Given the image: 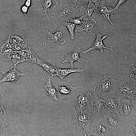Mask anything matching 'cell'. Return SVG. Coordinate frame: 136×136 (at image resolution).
Wrapping results in <instances>:
<instances>
[{"mask_svg": "<svg viewBox=\"0 0 136 136\" xmlns=\"http://www.w3.org/2000/svg\"><path fill=\"white\" fill-rule=\"evenodd\" d=\"M59 0V4L50 11L49 15L54 24L63 26L71 18L76 17L78 12L72 6L62 0Z\"/></svg>", "mask_w": 136, "mask_h": 136, "instance_id": "obj_1", "label": "cell"}, {"mask_svg": "<svg viewBox=\"0 0 136 136\" xmlns=\"http://www.w3.org/2000/svg\"><path fill=\"white\" fill-rule=\"evenodd\" d=\"M118 82L111 75H104L97 81L93 91L99 96H103L109 91H116Z\"/></svg>", "mask_w": 136, "mask_h": 136, "instance_id": "obj_2", "label": "cell"}, {"mask_svg": "<svg viewBox=\"0 0 136 136\" xmlns=\"http://www.w3.org/2000/svg\"><path fill=\"white\" fill-rule=\"evenodd\" d=\"M121 95V97L126 99L136 97V79L132 78H127L118 81L116 91Z\"/></svg>", "mask_w": 136, "mask_h": 136, "instance_id": "obj_3", "label": "cell"}, {"mask_svg": "<svg viewBox=\"0 0 136 136\" xmlns=\"http://www.w3.org/2000/svg\"><path fill=\"white\" fill-rule=\"evenodd\" d=\"M51 22L49 23L46 27L48 37L46 40L43 42V45L47 47L49 45L64 44L67 39V36L63 26L59 25L55 32L52 33L51 32Z\"/></svg>", "mask_w": 136, "mask_h": 136, "instance_id": "obj_4", "label": "cell"}, {"mask_svg": "<svg viewBox=\"0 0 136 136\" xmlns=\"http://www.w3.org/2000/svg\"><path fill=\"white\" fill-rule=\"evenodd\" d=\"M105 107L109 111L119 115L121 95L115 91L108 92L103 96Z\"/></svg>", "mask_w": 136, "mask_h": 136, "instance_id": "obj_5", "label": "cell"}, {"mask_svg": "<svg viewBox=\"0 0 136 136\" xmlns=\"http://www.w3.org/2000/svg\"><path fill=\"white\" fill-rule=\"evenodd\" d=\"M136 98L126 99L121 97L119 113L125 121L136 115Z\"/></svg>", "mask_w": 136, "mask_h": 136, "instance_id": "obj_6", "label": "cell"}, {"mask_svg": "<svg viewBox=\"0 0 136 136\" xmlns=\"http://www.w3.org/2000/svg\"><path fill=\"white\" fill-rule=\"evenodd\" d=\"M95 118L89 111L84 110L80 113H75L73 116V122L82 127L86 132L89 130L92 120Z\"/></svg>", "mask_w": 136, "mask_h": 136, "instance_id": "obj_7", "label": "cell"}, {"mask_svg": "<svg viewBox=\"0 0 136 136\" xmlns=\"http://www.w3.org/2000/svg\"><path fill=\"white\" fill-rule=\"evenodd\" d=\"M96 21L93 19L84 21L79 26L76 27L75 31L84 35L95 36L96 29Z\"/></svg>", "mask_w": 136, "mask_h": 136, "instance_id": "obj_8", "label": "cell"}, {"mask_svg": "<svg viewBox=\"0 0 136 136\" xmlns=\"http://www.w3.org/2000/svg\"><path fill=\"white\" fill-rule=\"evenodd\" d=\"M55 87L60 96L69 97L74 95L77 89V86H73L67 81H63L58 83Z\"/></svg>", "mask_w": 136, "mask_h": 136, "instance_id": "obj_9", "label": "cell"}, {"mask_svg": "<svg viewBox=\"0 0 136 136\" xmlns=\"http://www.w3.org/2000/svg\"><path fill=\"white\" fill-rule=\"evenodd\" d=\"M100 96L96 95H92L88 108L95 118L101 114L105 107L104 100Z\"/></svg>", "mask_w": 136, "mask_h": 136, "instance_id": "obj_10", "label": "cell"}, {"mask_svg": "<svg viewBox=\"0 0 136 136\" xmlns=\"http://www.w3.org/2000/svg\"><path fill=\"white\" fill-rule=\"evenodd\" d=\"M116 10L110 6L109 4L106 3L105 0H103L97 6L94 11L97 12L101 17L109 21L114 25L110 17V15L114 14Z\"/></svg>", "mask_w": 136, "mask_h": 136, "instance_id": "obj_11", "label": "cell"}, {"mask_svg": "<svg viewBox=\"0 0 136 136\" xmlns=\"http://www.w3.org/2000/svg\"><path fill=\"white\" fill-rule=\"evenodd\" d=\"M81 52L80 48L78 46L71 53L65 54L64 59L62 63L63 64L66 62L69 63L72 68H73V63L77 62L79 63L83 62L88 63V61L84 58L80 57L79 54Z\"/></svg>", "mask_w": 136, "mask_h": 136, "instance_id": "obj_12", "label": "cell"}, {"mask_svg": "<svg viewBox=\"0 0 136 136\" xmlns=\"http://www.w3.org/2000/svg\"><path fill=\"white\" fill-rule=\"evenodd\" d=\"M107 37V35H103L100 33H98L95 39L92 43V46L86 50L81 51V52L86 54L90 51L98 50L100 51V53L102 54L104 53V49H105L112 50L113 49L111 46L110 47H107L105 46L103 42V40Z\"/></svg>", "mask_w": 136, "mask_h": 136, "instance_id": "obj_13", "label": "cell"}, {"mask_svg": "<svg viewBox=\"0 0 136 136\" xmlns=\"http://www.w3.org/2000/svg\"><path fill=\"white\" fill-rule=\"evenodd\" d=\"M91 92L88 91L86 95L81 93L79 96L75 99V106L77 110L80 112L86 108H88L92 96Z\"/></svg>", "mask_w": 136, "mask_h": 136, "instance_id": "obj_14", "label": "cell"}, {"mask_svg": "<svg viewBox=\"0 0 136 136\" xmlns=\"http://www.w3.org/2000/svg\"><path fill=\"white\" fill-rule=\"evenodd\" d=\"M88 131L90 132L89 135L107 136L109 130L104 123L99 122L91 124Z\"/></svg>", "mask_w": 136, "mask_h": 136, "instance_id": "obj_15", "label": "cell"}, {"mask_svg": "<svg viewBox=\"0 0 136 136\" xmlns=\"http://www.w3.org/2000/svg\"><path fill=\"white\" fill-rule=\"evenodd\" d=\"M16 65H14L13 69H11L7 73L0 71L4 74L2 79L0 80V84L5 82H10L14 83L18 81L21 76H23L25 74L21 73L17 70L16 68Z\"/></svg>", "mask_w": 136, "mask_h": 136, "instance_id": "obj_16", "label": "cell"}, {"mask_svg": "<svg viewBox=\"0 0 136 136\" xmlns=\"http://www.w3.org/2000/svg\"><path fill=\"white\" fill-rule=\"evenodd\" d=\"M104 123L108 128L114 130L120 125L121 122L114 113L108 111L103 114Z\"/></svg>", "mask_w": 136, "mask_h": 136, "instance_id": "obj_17", "label": "cell"}, {"mask_svg": "<svg viewBox=\"0 0 136 136\" xmlns=\"http://www.w3.org/2000/svg\"><path fill=\"white\" fill-rule=\"evenodd\" d=\"M97 7L94 4L89 2L86 5L80 8L77 12L82 17L83 21L87 20L91 18L93 12Z\"/></svg>", "mask_w": 136, "mask_h": 136, "instance_id": "obj_18", "label": "cell"}, {"mask_svg": "<svg viewBox=\"0 0 136 136\" xmlns=\"http://www.w3.org/2000/svg\"><path fill=\"white\" fill-rule=\"evenodd\" d=\"M51 77L48 79L44 86V93L52 99L57 101L58 99L57 97V91L55 87L52 84L51 81Z\"/></svg>", "mask_w": 136, "mask_h": 136, "instance_id": "obj_19", "label": "cell"}, {"mask_svg": "<svg viewBox=\"0 0 136 136\" xmlns=\"http://www.w3.org/2000/svg\"><path fill=\"white\" fill-rule=\"evenodd\" d=\"M36 63L39 64L49 74L51 75V78L56 76L57 67L48 63L40 58L37 60Z\"/></svg>", "mask_w": 136, "mask_h": 136, "instance_id": "obj_20", "label": "cell"}, {"mask_svg": "<svg viewBox=\"0 0 136 136\" xmlns=\"http://www.w3.org/2000/svg\"><path fill=\"white\" fill-rule=\"evenodd\" d=\"M56 76L61 79H63L68 75L75 72L82 73L85 71L83 69L79 68L76 69H62L57 67Z\"/></svg>", "mask_w": 136, "mask_h": 136, "instance_id": "obj_21", "label": "cell"}, {"mask_svg": "<svg viewBox=\"0 0 136 136\" xmlns=\"http://www.w3.org/2000/svg\"><path fill=\"white\" fill-rule=\"evenodd\" d=\"M41 2L44 15L46 16L49 15L50 11L58 4L56 0H41Z\"/></svg>", "mask_w": 136, "mask_h": 136, "instance_id": "obj_22", "label": "cell"}, {"mask_svg": "<svg viewBox=\"0 0 136 136\" xmlns=\"http://www.w3.org/2000/svg\"><path fill=\"white\" fill-rule=\"evenodd\" d=\"M10 34L12 39V45L28 43L25 36L22 34L14 32Z\"/></svg>", "mask_w": 136, "mask_h": 136, "instance_id": "obj_23", "label": "cell"}, {"mask_svg": "<svg viewBox=\"0 0 136 136\" xmlns=\"http://www.w3.org/2000/svg\"><path fill=\"white\" fill-rule=\"evenodd\" d=\"M9 129L6 112L0 113V134Z\"/></svg>", "mask_w": 136, "mask_h": 136, "instance_id": "obj_24", "label": "cell"}, {"mask_svg": "<svg viewBox=\"0 0 136 136\" xmlns=\"http://www.w3.org/2000/svg\"><path fill=\"white\" fill-rule=\"evenodd\" d=\"M74 7L78 11L80 7L88 4L89 0H62Z\"/></svg>", "mask_w": 136, "mask_h": 136, "instance_id": "obj_25", "label": "cell"}, {"mask_svg": "<svg viewBox=\"0 0 136 136\" xmlns=\"http://www.w3.org/2000/svg\"><path fill=\"white\" fill-rule=\"evenodd\" d=\"M12 45L11 37L10 34L0 44V52L6 49L12 48Z\"/></svg>", "mask_w": 136, "mask_h": 136, "instance_id": "obj_26", "label": "cell"}, {"mask_svg": "<svg viewBox=\"0 0 136 136\" xmlns=\"http://www.w3.org/2000/svg\"><path fill=\"white\" fill-rule=\"evenodd\" d=\"M76 25L74 23L69 22H65L63 24V25L66 26L67 28L69 33L70 38L72 40L75 38L74 29Z\"/></svg>", "mask_w": 136, "mask_h": 136, "instance_id": "obj_27", "label": "cell"}, {"mask_svg": "<svg viewBox=\"0 0 136 136\" xmlns=\"http://www.w3.org/2000/svg\"><path fill=\"white\" fill-rule=\"evenodd\" d=\"M5 91L4 89L0 90V109L5 110L4 102V94Z\"/></svg>", "mask_w": 136, "mask_h": 136, "instance_id": "obj_28", "label": "cell"}, {"mask_svg": "<svg viewBox=\"0 0 136 136\" xmlns=\"http://www.w3.org/2000/svg\"><path fill=\"white\" fill-rule=\"evenodd\" d=\"M83 17L82 16L79 17L75 18H71L69 20V22L71 23H74L76 25H81L83 22Z\"/></svg>", "mask_w": 136, "mask_h": 136, "instance_id": "obj_29", "label": "cell"}, {"mask_svg": "<svg viewBox=\"0 0 136 136\" xmlns=\"http://www.w3.org/2000/svg\"><path fill=\"white\" fill-rule=\"evenodd\" d=\"M136 122H132L130 124V127L131 131V135L132 136H136Z\"/></svg>", "mask_w": 136, "mask_h": 136, "instance_id": "obj_30", "label": "cell"}, {"mask_svg": "<svg viewBox=\"0 0 136 136\" xmlns=\"http://www.w3.org/2000/svg\"><path fill=\"white\" fill-rule=\"evenodd\" d=\"M28 7L24 5L22 6L21 8V13L23 14L26 15L28 10Z\"/></svg>", "mask_w": 136, "mask_h": 136, "instance_id": "obj_31", "label": "cell"}, {"mask_svg": "<svg viewBox=\"0 0 136 136\" xmlns=\"http://www.w3.org/2000/svg\"><path fill=\"white\" fill-rule=\"evenodd\" d=\"M127 0H119L117 4L114 8L116 10H117L121 6L125 3Z\"/></svg>", "mask_w": 136, "mask_h": 136, "instance_id": "obj_32", "label": "cell"}, {"mask_svg": "<svg viewBox=\"0 0 136 136\" xmlns=\"http://www.w3.org/2000/svg\"><path fill=\"white\" fill-rule=\"evenodd\" d=\"M131 67L133 69V73L131 74L130 76V78H132L136 79V68L132 64H131Z\"/></svg>", "mask_w": 136, "mask_h": 136, "instance_id": "obj_33", "label": "cell"}, {"mask_svg": "<svg viewBox=\"0 0 136 136\" xmlns=\"http://www.w3.org/2000/svg\"><path fill=\"white\" fill-rule=\"evenodd\" d=\"M103 0H89V2L92 3L97 7Z\"/></svg>", "mask_w": 136, "mask_h": 136, "instance_id": "obj_34", "label": "cell"}, {"mask_svg": "<svg viewBox=\"0 0 136 136\" xmlns=\"http://www.w3.org/2000/svg\"><path fill=\"white\" fill-rule=\"evenodd\" d=\"M31 0H26L24 3V5L28 8L31 5Z\"/></svg>", "mask_w": 136, "mask_h": 136, "instance_id": "obj_35", "label": "cell"}, {"mask_svg": "<svg viewBox=\"0 0 136 136\" xmlns=\"http://www.w3.org/2000/svg\"><path fill=\"white\" fill-rule=\"evenodd\" d=\"M5 112V110H3L0 109V113Z\"/></svg>", "mask_w": 136, "mask_h": 136, "instance_id": "obj_36", "label": "cell"}, {"mask_svg": "<svg viewBox=\"0 0 136 136\" xmlns=\"http://www.w3.org/2000/svg\"><path fill=\"white\" fill-rule=\"evenodd\" d=\"M2 13V12H0V13Z\"/></svg>", "mask_w": 136, "mask_h": 136, "instance_id": "obj_37", "label": "cell"}]
</instances>
